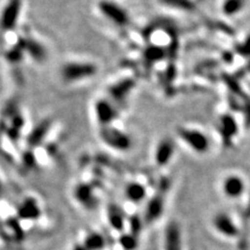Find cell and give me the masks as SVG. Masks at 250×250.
<instances>
[{"label": "cell", "mask_w": 250, "mask_h": 250, "mask_svg": "<svg viewBox=\"0 0 250 250\" xmlns=\"http://www.w3.org/2000/svg\"><path fill=\"white\" fill-rule=\"evenodd\" d=\"M97 66L88 61H70L62 67L61 75L66 83H80L95 76Z\"/></svg>", "instance_id": "obj_1"}, {"label": "cell", "mask_w": 250, "mask_h": 250, "mask_svg": "<svg viewBox=\"0 0 250 250\" xmlns=\"http://www.w3.org/2000/svg\"><path fill=\"white\" fill-rule=\"evenodd\" d=\"M97 10L103 17L111 24L124 27L129 22V14L125 7L114 0H99Z\"/></svg>", "instance_id": "obj_2"}, {"label": "cell", "mask_w": 250, "mask_h": 250, "mask_svg": "<svg viewBox=\"0 0 250 250\" xmlns=\"http://www.w3.org/2000/svg\"><path fill=\"white\" fill-rule=\"evenodd\" d=\"M178 137L196 153H206L209 149V138L205 131L192 127H183L178 130Z\"/></svg>", "instance_id": "obj_3"}, {"label": "cell", "mask_w": 250, "mask_h": 250, "mask_svg": "<svg viewBox=\"0 0 250 250\" xmlns=\"http://www.w3.org/2000/svg\"><path fill=\"white\" fill-rule=\"evenodd\" d=\"M101 139L109 148L118 151H126L131 147V140L126 135V132L118 128H114L112 125L104 127Z\"/></svg>", "instance_id": "obj_4"}, {"label": "cell", "mask_w": 250, "mask_h": 250, "mask_svg": "<svg viewBox=\"0 0 250 250\" xmlns=\"http://www.w3.org/2000/svg\"><path fill=\"white\" fill-rule=\"evenodd\" d=\"M22 10L21 0H7L0 13V27L9 31L17 26Z\"/></svg>", "instance_id": "obj_5"}, {"label": "cell", "mask_w": 250, "mask_h": 250, "mask_svg": "<svg viewBox=\"0 0 250 250\" xmlns=\"http://www.w3.org/2000/svg\"><path fill=\"white\" fill-rule=\"evenodd\" d=\"M95 115L101 126L105 127L108 125H112L117 113L111 101L107 99H99L98 103L95 104Z\"/></svg>", "instance_id": "obj_6"}, {"label": "cell", "mask_w": 250, "mask_h": 250, "mask_svg": "<svg viewBox=\"0 0 250 250\" xmlns=\"http://www.w3.org/2000/svg\"><path fill=\"white\" fill-rule=\"evenodd\" d=\"M173 152L174 146L173 143H172V141L169 139L162 140L155 149V162L161 166L166 165V164H168L169 161L171 160Z\"/></svg>", "instance_id": "obj_7"}, {"label": "cell", "mask_w": 250, "mask_h": 250, "mask_svg": "<svg viewBox=\"0 0 250 250\" xmlns=\"http://www.w3.org/2000/svg\"><path fill=\"white\" fill-rule=\"evenodd\" d=\"M223 192L226 193L229 196H237L241 194V192L244 189V182L243 179L237 175H232L224 178L222 184Z\"/></svg>", "instance_id": "obj_8"}, {"label": "cell", "mask_w": 250, "mask_h": 250, "mask_svg": "<svg viewBox=\"0 0 250 250\" xmlns=\"http://www.w3.org/2000/svg\"><path fill=\"white\" fill-rule=\"evenodd\" d=\"M125 196L129 201L134 203L143 201L146 197L145 187L139 183H130L126 187V189H125Z\"/></svg>", "instance_id": "obj_9"}, {"label": "cell", "mask_w": 250, "mask_h": 250, "mask_svg": "<svg viewBox=\"0 0 250 250\" xmlns=\"http://www.w3.org/2000/svg\"><path fill=\"white\" fill-rule=\"evenodd\" d=\"M19 216L26 220H33L40 216V209L35 199H26L23 201L19 208Z\"/></svg>", "instance_id": "obj_10"}, {"label": "cell", "mask_w": 250, "mask_h": 250, "mask_svg": "<svg viewBox=\"0 0 250 250\" xmlns=\"http://www.w3.org/2000/svg\"><path fill=\"white\" fill-rule=\"evenodd\" d=\"M245 7V0H223L221 12L225 17H234Z\"/></svg>", "instance_id": "obj_11"}, {"label": "cell", "mask_w": 250, "mask_h": 250, "mask_svg": "<svg viewBox=\"0 0 250 250\" xmlns=\"http://www.w3.org/2000/svg\"><path fill=\"white\" fill-rule=\"evenodd\" d=\"M163 210V199L161 196H154L151 198L146 208L145 219L147 222H152L158 219Z\"/></svg>", "instance_id": "obj_12"}, {"label": "cell", "mask_w": 250, "mask_h": 250, "mask_svg": "<svg viewBox=\"0 0 250 250\" xmlns=\"http://www.w3.org/2000/svg\"><path fill=\"white\" fill-rule=\"evenodd\" d=\"M83 247L87 250H103L105 246V240L98 232H92L85 238Z\"/></svg>", "instance_id": "obj_13"}, {"label": "cell", "mask_w": 250, "mask_h": 250, "mask_svg": "<svg viewBox=\"0 0 250 250\" xmlns=\"http://www.w3.org/2000/svg\"><path fill=\"white\" fill-rule=\"evenodd\" d=\"M109 221L115 229L120 230L123 228V217L119 213L118 209H114L113 212L109 214Z\"/></svg>", "instance_id": "obj_14"}, {"label": "cell", "mask_w": 250, "mask_h": 250, "mask_svg": "<svg viewBox=\"0 0 250 250\" xmlns=\"http://www.w3.org/2000/svg\"><path fill=\"white\" fill-rule=\"evenodd\" d=\"M120 244L122 247L126 250H132L136 248L137 245V240L134 237V233L132 234H124V236L120 239Z\"/></svg>", "instance_id": "obj_15"}, {"label": "cell", "mask_w": 250, "mask_h": 250, "mask_svg": "<svg viewBox=\"0 0 250 250\" xmlns=\"http://www.w3.org/2000/svg\"><path fill=\"white\" fill-rule=\"evenodd\" d=\"M73 250H87V249L83 247V245H77V246L74 247Z\"/></svg>", "instance_id": "obj_16"}]
</instances>
